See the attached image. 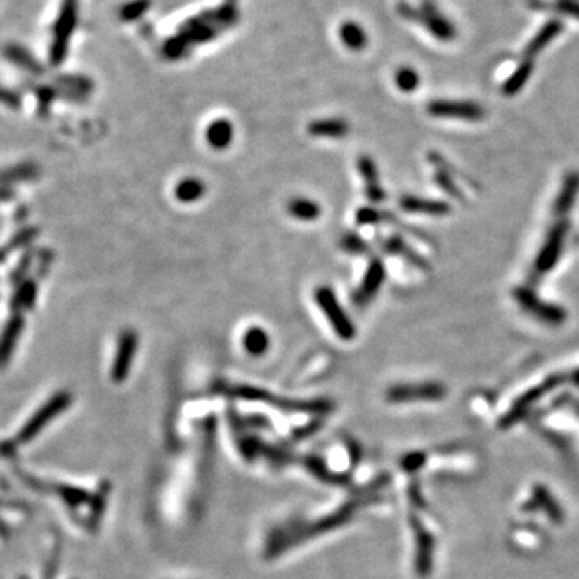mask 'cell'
<instances>
[{
  "label": "cell",
  "instance_id": "cell-1",
  "mask_svg": "<svg viewBox=\"0 0 579 579\" xmlns=\"http://www.w3.org/2000/svg\"><path fill=\"white\" fill-rule=\"evenodd\" d=\"M217 391L229 394V396L242 398L247 401H259L275 408L287 410H301V412H327L333 408V404L327 399H313V401H293L287 398L275 396L266 389L254 388L249 385H229V383H221L217 386Z\"/></svg>",
  "mask_w": 579,
  "mask_h": 579
},
{
  "label": "cell",
  "instance_id": "cell-29",
  "mask_svg": "<svg viewBox=\"0 0 579 579\" xmlns=\"http://www.w3.org/2000/svg\"><path fill=\"white\" fill-rule=\"evenodd\" d=\"M0 100L10 105V107H16V105H18V98H16L13 93L5 91V89H0Z\"/></svg>",
  "mask_w": 579,
  "mask_h": 579
},
{
  "label": "cell",
  "instance_id": "cell-16",
  "mask_svg": "<svg viewBox=\"0 0 579 579\" xmlns=\"http://www.w3.org/2000/svg\"><path fill=\"white\" fill-rule=\"evenodd\" d=\"M23 330V319L20 315H15L8 320L7 327L4 328L2 337H0V367L5 365L12 356L15 344L18 341L20 333Z\"/></svg>",
  "mask_w": 579,
  "mask_h": 579
},
{
  "label": "cell",
  "instance_id": "cell-26",
  "mask_svg": "<svg viewBox=\"0 0 579 579\" xmlns=\"http://www.w3.org/2000/svg\"><path fill=\"white\" fill-rule=\"evenodd\" d=\"M394 81H396V86L399 87V91L409 93V92H414L415 89L419 87L420 77H419V74H417L415 70L401 68L396 72V77H394Z\"/></svg>",
  "mask_w": 579,
  "mask_h": 579
},
{
  "label": "cell",
  "instance_id": "cell-13",
  "mask_svg": "<svg viewBox=\"0 0 579 579\" xmlns=\"http://www.w3.org/2000/svg\"><path fill=\"white\" fill-rule=\"evenodd\" d=\"M561 30H564V25H561V21L559 20H552L549 21V23H545L542 30L539 31L538 34L533 37V41L525 47V52H523L525 58L533 60L534 55H538L542 48L547 47L549 44L560 34Z\"/></svg>",
  "mask_w": 579,
  "mask_h": 579
},
{
  "label": "cell",
  "instance_id": "cell-8",
  "mask_svg": "<svg viewBox=\"0 0 579 579\" xmlns=\"http://www.w3.org/2000/svg\"><path fill=\"white\" fill-rule=\"evenodd\" d=\"M137 333L134 332L132 328H126V330L121 332L113 365H111V378H113V382L121 383L126 380L127 375H129L134 364V358H136L137 353Z\"/></svg>",
  "mask_w": 579,
  "mask_h": 579
},
{
  "label": "cell",
  "instance_id": "cell-17",
  "mask_svg": "<svg viewBox=\"0 0 579 579\" xmlns=\"http://www.w3.org/2000/svg\"><path fill=\"white\" fill-rule=\"evenodd\" d=\"M206 141L214 150H224L233 141V124L227 119H216L206 129Z\"/></svg>",
  "mask_w": 579,
  "mask_h": 579
},
{
  "label": "cell",
  "instance_id": "cell-21",
  "mask_svg": "<svg viewBox=\"0 0 579 579\" xmlns=\"http://www.w3.org/2000/svg\"><path fill=\"white\" fill-rule=\"evenodd\" d=\"M288 213L292 214L294 219L313 222L322 214V209L319 203L309 198H293L288 203Z\"/></svg>",
  "mask_w": 579,
  "mask_h": 579
},
{
  "label": "cell",
  "instance_id": "cell-20",
  "mask_svg": "<svg viewBox=\"0 0 579 579\" xmlns=\"http://www.w3.org/2000/svg\"><path fill=\"white\" fill-rule=\"evenodd\" d=\"M206 192V186L198 177H186L177 182L174 188V197L182 203L198 202Z\"/></svg>",
  "mask_w": 579,
  "mask_h": 579
},
{
  "label": "cell",
  "instance_id": "cell-10",
  "mask_svg": "<svg viewBox=\"0 0 579 579\" xmlns=\"http://www.w3.org/2000/svg\"><path fill=\"white\" fill-rule=\"evenodd\" d=\"M446 394V388L439 383H419V385H399L388 389L391 403H409V401H436Z\"/></svg>",
  "mask_w": 579,
  "mask_h": 579
},
{
  "label": "cell",
  "instance_id": "cell-5",
  "mask_svg": "<svg viewBox=\"0 0 579 579\" xmlns=\"http://www.w3.org/2000/svg\"><path fill=\"white\" fill-rule=\"evenodd\" d=\"M74 8L76 0H65L63 5H61L60 16L57 18V23H55L53 30V42L52 46H50V61H52L53 65L61 63L66 57L70 36L72 32V27H74L76 20Z\"/></svg>",
  "mask_w": 579,
  "mask_h": 579
},
{
  "label": "cell",
  "instance_id": "cell-19",
  "mask_svg": "<svg viewBox=\"0 0 579 579\" xmlns=\"http://www.w3.org/2000/svg\"><path fill=\"white\" fill-rule=\"evenodd\" d=\"M242 344H243V349L247 351L249 356L258 358V356H263L267 353V349H269V344H271V338L269 335H267V332L263 327L254 325V327H249L248 330L243 333Z\"/></svg>",
  "mask_w": 579,
  "mask_h": 579
},
{
  "label": "cell",
  "instance_id": "cell-27",
  "mask_svg": "<svg viewBox=\"0 0 579 579\" xmlns=\"http://www.w3.org/2000/svg\"><path fill=\"white\" fill-rule=\"evenodd\" d=\"M341 248L344 249V252L353 253V254L367 253V249H369L367 243L362 240L359 235H356V233H346V235H343Z\"/></svg>",
  "mask_w": 579,
  "mask_h": 579
},
{
  "label": "cell",
  "instance_id": "cell-14",
  "mask_svg": "<svg viewBox=\"0 0 579 579\" xmlns=\"http://www.w3.org/2000/svg\"><path fill=\"white\" fill-rule=\"evenodd\" d=\"M401 208L408 211V213H420L431 216H444L450 211L448 203L436 202V200H423L419 197H403L401 198Z\"/></svg>",
  "mask_w": 579,
  "mask_h": 579
},
{
  "label": "cell",
  "instance_id": "cell-9",
  "mask_svg": "<svg viewBox=\"0 0 579 579\" xmlns=\"http://www.w3.org/2000/svg\"><path fill=\"white\" fill-rule=\"evenodd\" d=\"M71 404V396L68 393H58L57 396H53L48 403L44 405V408L37 412V414L32 417V419L27 422V425L25 427V430L21 431L20 438L21 441H30L31 438H34L36 434L46 427V423L53 420L61 410H65Z\"/></svg>",
  "mask_w": 579,
  "mask_h": 579
},
{
  "label": "cell",
  "instance_id": "cell-3",
  "mask_svg": "<svg viewBox=\"0 0 579 579\" xmlns=\"http://www.w3.org/2000/svg\"><path fill=\"white\" fill-rule=\"evenodd\" d=\"M515 299L519 301L526 313H530L533 317H536L538 320L544 322V324L549 325H560L564 324V320L566 319V313L559 306L545 303L542 299L538 298V294L533 292L531 288L520 287L515 290Z\"/></svg>",
  "mask_w": 579,
  "mask_h": 579
},
{
  "label": "cell",
  "instance_id": "cell-11",
  "mask_svg": "<svg viewBox=\"0 0 579 579\" xmlns=\"http://www.w3.org/2000/svg\"><path fill=\"white\" fill-rule=\"evenodd\" d=\"M386 272L385 266L380 259H372L369 267H367L364 278H362L360 287L358 288V292L354 293L353 301L356 306H364L370 301L372 298L375 297L378 290L382 288V283L385 280Z\"/></svg>",
  "mask_w": 579,
  "mask_h": 579
},
{
  "label": "cell",
  "instance_id": "cell-30",
  "mask_svg": "<svg viewBox=\"0 0 579 579\" xmlns=\"http://www.w3.org/2000/svg\"><path fill=\"white\" fill-rule=\"evenodd\" d=\"M575 380H576V383L579 385V372H578V374L575 375Z\"/></svg>",
  "mask_w": 579,
  "mask_h": 579
},
{
  "label": "cell",
  "instance_id": "cell-15",
  "mask_svg": "<svg viewBox=\"0 0 579 579\" xmlns=\"http://www.w3.org/2000/svg\"><path fill=\"white\" fill-rule=\"evenodd\" d=\"M578 192H579V176L575 174V172H571V174H568L564 181V186H561L560 192H559V197L555 200V204H554V211L557 216H565L566 213H570V209L573 208V204L576 202V197H578Z\"/></svg>",
  "mask_w": 579,
  "mask_h": 579
},
{
  "label": "cell",
  "instance_id": "cell-28",
  "mask_svg": "<svg viewBox=\"0 0 579 579\" xmlns=\"http://www.w3.org/2000/svg\"><path fill=\"white\" fill-rule=\"evenodd\" d=\"M36 292H37L36 283H34V282H26L25 285H23V288H21L20 292H18L20 303L23 304V306H31L32 303H34Z\"/></svg>",
  "mask_w": 579,
  "mask_h": 579
},
{
  "label": "cell",
  "instance_id": "cell-18",
  "mask_svg": "<svg viewBox=\"0 0 579 579\" xmlns=\"http://www.w3.org/2000/svg\"><path fill=\"white\" fill-rule=\"evenodd\" d=\"M308 132L314 137L341 138L349 132V124L343 119H317L308 126Z\"/></svg>",
  "mask_w": 579,
  "mask_h": 579
},
{
  "label": "cell",
  "instance_id": "cell-24",
  "mask_svg": "<svg viewBox=\"0 0 579 579\" xmlns=\"http://www.w3.org/2000/svg\"><path fill=\"white\" fill-rule=\"evenodd\" d=\"M5 57H7L10 61H15V63L18 66H21V68H25V70L31 71V72H41L42 71V68L39 66L37 61L32 58L25 48H21L18 46H8L7 48H5Z\"/></svg>",
  "mask_w": 579,
  "mask_h": 579
},
{
  "label": "cell",
  "instance_id": "cell-12",
  "mask_svg": "<svg viewBox=\"0 0 579 579\" xmlns=\"http://www.w3.org/2000/svg\"><path fill=\"white\" fill-rule=\"evenodd\" d=\"M358 168L360 176L365 181V195L372 203H380L385 200V192L380 186V179H378V171L374 163V160L369 157H360L358 160Z\"/></svg>",
  "mask_w": 579,
  "mask_h": 579
},
{
  "label": "cell",
  "instance_id": "cell-2",
  "mask_svg": "<svg viewBox=\"0 0 579 579\" xmlns=\"http://www.w3.org/2000/svg\"><path fill=\"white\" fill-rule=\"evenodd\" d=\"M314 299L339 338L349 341V339H353L356 337L354 324L351 322L349 315L344 313L343 306L339 304L335 292H333L330 287L317 288L314 293Z\"/></svg>",
  "mask_w": 579,
  "mask_h": 579
},
{
  "label": "cell",
  "instance_id": "cell-23",
  "mask_svg": "<svg viewBox=\"0 0 579 579\" xmlns=\"http://www.w3.org/2000/svg\"><path fill=\"white\" fill-rule=\"evenodd\" d=\"M383 249H385V252H388V253L398 254V256H401V258L408 259L409 263L419 266L420 269H425V267H427L425 261H423L420 256L414 252V249H410L408 247V243H405L403 238H399V237L386 238V240L383 242Z\"/></svg>",
  "mask_w": 579,
  "mask_h": 579
},
{
  "label": "cell",
  "instance_id": "cell-4",
  "mask_svg": "<svg viewBox=\"0 0 579 579\" xmlns=\"http://www.w3.org/2000/svg\"><path fill=\"white\" fill-rule=\"evenodd\" d=\"M408 13H410L409 15L410 20H415V21H419V23H422L423 27H427V30L430 31L431 34L438 39V41H443V42L454 41L455 34H457L454 25L450 23L446 16L439 12V10L436 8V5L430 2V0L423 2L420 10H409ZM408 13H403V15H408Z\"/></svg>",
  "mask_w": 579,
  "mask_h": 579
},
{
  "label": "cell",
  "instance_id": "cell-7",
  "mask_svg": "<svg viewBox=\"0 0 579 579\" xmlns=\"http://www.w3.org/2000/svg\"><path fill=\"white\" fill-rule=\"evenodd\" d=\"M566 230L568 226L565 222H559V224H555L552 229H550L541 252L538 254L536 263H534V271H536L538 275L547 274V272L559 263L560 254L564 252Z\"/></svg>",
  "mask_w": 579,
  "mask_h": 579
},
{
  "label": "cell",
  "instance_id": "cell-22",
  "mask_svg": "<svg viewBox=\"0 0 579 579\" xmlns=\"http://www.w3.org/2000/svg\"><path fill=\"white\" fill-rule=\"evenodd\" d=\"M533 60H525L523 63L519 66V70H516L514 74H512L509 79L504 82L502 86V93L507 97H514L519 93L525 84L530 79L531 72H533Z\"/></svg>",
  "mask_w": 579,
  "mask_h": 579
},
{
  "label": "cell",
  "instance_id": "cell-6",
  "mask_svg": "<svg viewBox=\"0 0 579 579\" xmlns=\"http://www.w3.org/2000/svg\"><path fill=\"white\" fill-rule=\"evenodd\" d=\"M428 113L434 118L480 121L484 118V110L475 102H460V100H433L428 105Z\"/></svg>",
  "mask_w": 579,
  "mask_h": 579
},
{
  "label": "cell",
  "instance_id": "cell-25",
  "mask_svg": "<svg viewBox=\"0 0 579 579\" xmlns=\"http://www.w3.org/2000/svg\"><path fill=\"white\" fill-rule=\"evenodd\" d=\"M341 39H343V42L353 50L364 48L365 44H367L365 32L358 25H346V26H344L343 31H341Z\"/></svg>",
  "mask_w": 579,
  "mask_h": 579
}]
</instances>
